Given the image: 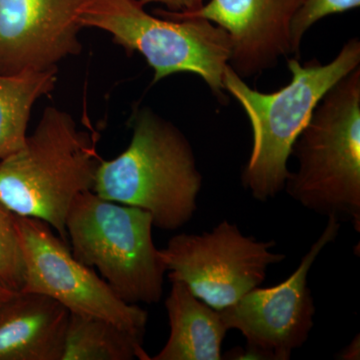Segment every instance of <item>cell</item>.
Returning <instances> with one entry per match:
<instances>
[{
	"label": "cell",
	"mask_w": 360,
	"mask_h": 360,
	"mask_svg": "<svg viewBox=\"0 0 360 360\" xmlns=\"http://www.w3.org/2000/svg\"><path fill=\"white\" fill-rule=\"evenodd\" d=\"M68 319L56 300L20 291L0 307V360H61Z\"/></svg>",
	"instance_id": "7c38bea8"
},
{
	"label": "cell",
	"mask_w": 360,
	"mask_h": 360,
	"mask_svg": "<svg viewBox=\"0 0 360 360\" xmlns=\"http://www.w3.org/2000/svg\"><path fill=\"white\" fill-rule=\"evenodd\" d=\"M340 231V220L329 217L321 236L286 281L272 288H253L219 310L227 328L238 329L246 338L245 350L234 348L227 354L229 359L288 360L307 342L316 312L307 277L316 258Z\"/></svg>",
	"instance_id": "ba28073f"
},
{
	"label": "cell",
	"mask_w": 360,
	"mask_h": 360,
	"mask_svg": "<svg viewBox=\"0 0 360 360\" xmlns=\"http://www.w3.org/2000/svg\"><path fill=\"white\" fill-rule=\"evenodd\" d=\"M91 0H0V75L58 68L82 51L79 14Z\"/></svg>",
	"instance_id": "30bf717a"
},
{
	"label": "cell",
	"mask_w": 360,
	"mask_h": 360,
	"mask_svg": "<svg viewBox=\"0 0 360 360\" xmlns=\"http://www.w3.org/2000/svg\"><path fill=\"white\" fill-rule=\"evenodd\" d=\"M131 127L127 148L113 160H101L92 191L146 210L158 229L176 231L193 219L202 186L193 146L148 106L136 110Z\"/></svg>",
	"instance_id": "7a4b0ae2"
},
{
	"label": "cell",
	"mask_w": 360,
	"mask_h": 360,
	"mask_svg": "<svg viewBox=\"0 0 360 360\" xmlns=\"http://www.w3.org/2000/svg\"><path fill=\"white\" fill-rule=\"evenodd\" d=\"M101 161L91 134L70 113L49 106L25 146L0 160V202L46 222L68 243L66 217L75 198L94 189Z\"/></svg>",
	"instance_id": "3957f363"
},
{
	"label": "cell",
	"mask_w": 360,
	"mask_h": 360,
	"mask_svg": "<svg viewBox=\"0 0 360 360\" xmlns=\"http://www.w3.org/2000/svg\"><path fill=\"white\" fill-rule=\"evenodd\" d=\"M276 241L245 236L227 220L210 232L180 233L160 250L170 281H181L196 297L221 310L264 283L270 265L286 257L272 252Z\"/></svg>",
	"instance_id": "52a82bcc"
},
{
	"label": "cell",
	"mask_w": 360,
	"mask_h": 360,
	"mask_svg": "<svg viewBox=\"0 0 360 360\" xmlns=\"http://www.w3.org/2000/svg\"><path fill=\"white\" fill-rule=\"evenodd\" d=\"M207 0H139L142 6L148 4H160L167 7V11L174 13H184L200 8Z\"/></svg>",
	"instance_id": "ac0fdd59"
},
{
	"label": "cell",
	"mask_w": 360,
	"mask_h": 360,
	"mask_svg": "<svg viewBox=\"0 0 360 360\" xmlns=\"http://www.w3.org/2000/svg\"><path fill=\"white\" fill-rule=\"evenodd\" d=\"M170 333L162 349L150 360H220L227 326L219 310L191 292L181 281H172L165 300Z\"/></svg>",
	"instance_id": "4fadbf2b"
},
{
	"label": "cell",
	"mask_w": 360,
	"mask_h": 360,
	"mask_svg": "<svg viewBox=\"0 0 360 360\" xmlns=\"http://www.w3.org/2000/svg\"><path fill=\"white\" fill-rule=\"evenodd\" d=\"M58 70L0 75V160L25 146L33 105L54 89Z\"/></svg>",
	"instance_id": "5bb4252c"
},
{
	"label": "cell",
	"mask_w": 360,
	"mask_h": 360,
	"mask_svg": "<svg viewBox=\"0 0 360 360\" xmlns=\"http://www.w3.org/2000/svg\"><path fill=\"white\" fill-rule=\"evenodd\" d=\"M359 6L360 0H298L290 22L293 58H300L303 37L312 25L331 14L347 13Z\"/></svg>",
	"instance_id": "e0dca14e"
},
{
	"label": "cell",
	"mask_w": 360,
	"mask_h": 360,
	"mask_svg": "<svg viewBox=\"0 0 360 360\" xmlns=\"http://www.w3.org/2000/svg\"><path fill=\"white\" fill-rule=\"evenodd\" d=\"M298 0H207L193 11L158 9L155 15L172 20L200 18L229 34V65L241 78L262 75L291 54L290 22Z\"/></svg>",
	"instance_id": "8fae6325"
},
{
	"label": "cell",
	"mask_w": 360,
	"mask_h": 360,
	"mask_svg": "<svg viewBox=\"0 0 360 360\" xmlns=\"http://www.w3.org/2000/svg\"><path fill=\"white\" fill-rule=\"evenodd\" d=\"M297 168L286 193L319 214L352 221L360 231V68L317 103L291 149Z\"/></svg>",
	"instance_id": "277c9868"
},
{
	"label": "cell",
	"mask_w": 360,
	"mask_h": 360,
	"mask_svg": "<svg viewBox=\"0 0 360 360\" xmlns=\"http://www.w3.org/2000/svg\"><path fill=\"white\" fill-rule=\"evenodd\" d=\"M359 335H357L352 342L345 347L338 355V359L342 360H359L360 359Z\"/></svg>",
	"instance_id": "d6986e66"
},
{
	"label": "cell",
	"mask_w": 360,
	"mask_h": 360,
	"mask_svg": "<svg viewBox=\"0 0 360 360\" xmlns=\"http://www.w3.org/2000/svg\"><path fill=\"white\" fill-rule=\"evenodd\" d=\"M25 281L20 292L37 293L63 304L70 314L106 319L146 333L148 314L117 297L94 269L73 257L70 246L51 225L33 217H15Z\"/></svg>",
	"instance_id": "9c48e42d"
},
{
	"label": "cell",
	"mask_w": 360,
	"mask_h": 360,
	"mask_svg": "<svg viewBox=\"0 0 360 360\" xmlns=\"http://www.w3.org/2000/svg\"><path fill=\"white\" fill-rule=\"evenodd\" d=\"M16 293H18L16 291L9 290L8 288H6V286L0 281V307H1L4 303H6L7 300L13 297Z\"/></svg>",
	"instance_id": "ffe728a7"
},
{
	"label": "cell",
	"mask_w": 360,
	"mask_h": 360,
	"mask_svg": "<svg viewBox=\"0 0 360 360\" xmlns=\"http://www.w3.org/2000/svg\"><path fill=\"white\" fill-rule=\"evenodd\" d=\"M78 20L82 28L108 32L129 54L141 53L155 72L153 84L176 73H193L220 101H224V75L231 56V39L214 23L153 15L139 0H91Z\"/></svg>",
	"instance_id": "8992f818"
},
{
	"label": "cell",
	"mask_w": 360,
	"mask_h": 360,
	"mask_svg": "<svg viewBox=\"0 0 360 360\" xmlns=\"http://www.w3.org/2000/svg\"><path fill=\"white\" fill-rule=\"evenodd\" d=\"M144 333L70 312L61 360H150L143 349Z\"/></svg>",
	"instance_id": "9a60e30c"
},
{
	"label": "cell",
	"mask_w": 360,
	"mask_h": 360,
	"mask_svg": "<svg viewBox=\"0 0 360 360\" xmlns=\"http://www.w3.org/2000/svg\"><path fill=\"white\" fill-rule=\"evenodd\" d=\"M15 217L0 202V281L9 290L20 292L25 281V264Z\"/></svg>",
	"instance_id": "2e32d148"
},
{
	"label": "cell",
	"mask_w": 360,
	"mask_h": 360,
	"mask_svg": "<svg viewBox=\"0 0 360 360\" xmlns=\"http://www.w3.org/2000/svg\"><path fill=\"white\" fill-rule=\"evenodd\" d=\"M360 65V40L350 39L330 63L288 59L290 82L274 92L251 89L227 65L225 91L239 103L250 120L252 148L241 172V184L258 201L276 198L290 177L288 160L298 135L324 94Z\"/></svg>",
	"instance_id": "6da1fadb"
},
{
	"label": "cell",
	"mask_w": 360,
	"mask_h": 360,
	"mask_svg": "<svg viewBox=\"0 0 360 360\" xmlns=\"http://www.w3.org/2000/svg\"><path fill=\"white\" fill-rule=\"evenodd\" d=\"M150 213L104 200L94 191L78 195L66 217L73 257L96 269L122 302H160L167 271L153 239Z\"/></svg>",
	"instance_id": "5b68a950"
}]
</instances>
